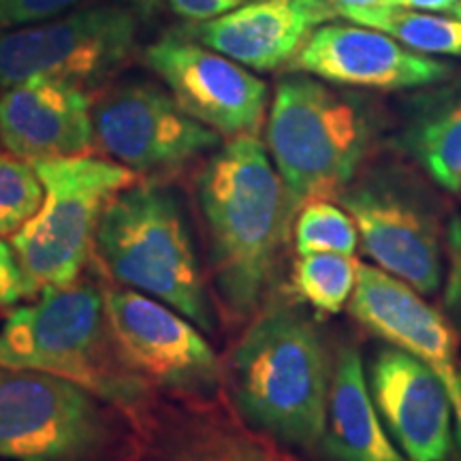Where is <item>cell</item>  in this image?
<instances>
[{
    "mask_svg": "<svg viewBox=\"0 0 461 461\" xmlns=\"http://www.w3.org/2000/svg\"><path fill=\"white\" fill-rule=\"evenodd\" d=\"M214 288L233 319H248L272 286L293 212L258 137H235L197 177Z\"/></svg>",
    "mask_w": 461,
    "mask_h": 461,
    "instance_id": "obj_1",
    "label": "cell"
},
{
    "mask_svg": "<svg viewBox=\"0 0 461 461\" xmlns=\"http://www.w3.org/2000/svg\"><path fill=\"white\" fill-rule=\"evenodd\" d=\"M331 359L299 310L274 305L248 327L227 363L230 402L252 429L282 445L321 447Z\"/></svg>",
    "mask_w": 461,
    "mask_h": 461,
    "instance_id": "obj_2",
    "label": "cell"
},
{
    "mask_svg": "<svg viewBox=\"0 0 461 461\" xmlns=\"http://www.w3.org/2000/svg\"><path fill=\"white\" fill-rule=\"evenodd\" d=\"M0 367L67 378L109 406L140 411L149 387L129 370L107 325L103 291L48 286L0 325Z\"/></svg>",
    "mask_w": 461,
    "mask_h": 461,
    "instance_id": "obj_3",
    "label": "cell"
},
{
    "mask_svg": "<svg viewBox=\"0 0 461 461\" xmlns=\"http://www.w3.org/2000/svg\"><path fill=\"white\" fill-rule=\"evenodd\" d=\"M103 267L120 286L158 299L214 333V310L180 199L157 182L132 184L109 201L95 233Z\"/></svg>",
    "mask_w": 461,
    "mask_h": 461,
    "instance_id": "obj_4",
    "label": "cell"
},
{
    "mask_svg": "<svg viewBox=\"0 0 461 461\" xmlns=\"http://www.w3.org/2000/svg\"><path fill=\"white\" fill-rule=\"evenodd\" d=\"M370 143L372 122L359 101L312 75H288L276 86L265 148L293 216L308 201L339 199Z\"/></svg>",
    "mask_w": 461,
    "mask_h": 461,
    "instance_id": "obj_5",
    "label": "cell"
},
{
    "mask_svg": "<svg viewBox=\"0 0 461 461\" xmlns=\"http://www.w3.org/2000/svg\"><path fill=\"white\" fill-rule=\"evenodd\" d=\"M43 203L14 235L17 258L39 286H71L88 261L105 205L137 184V173L88 154L32 163Z\"/></svg>",
    "mask_w": 461,
    "mask_h": 461,
    "instance_id": "obj_6",
    "label": "cell"
},
{
    "mask_svg": "<svg viewBox=\"0 0 461 461\" xmlns=\"http://www.w3.org/2000/svg\"><path fill=\"white\" fill-rule=\"evenodd\" d=\"M109 408L67 378L0 367V459L109 461L120 442Z\"/></svg>",
    "mask_w": 461,
    "mask_h": 461,
    "instance_id": "obj_7",
    "label": "cell"
},
{
    "mask_svg": "<svg viewBox=\"0 0 461 461\" xmlns=\"http://www.w3.org/2000/svg\"><path fill=\"white\" fill-rule=\"evenodd\" d=\"M137 17L113 5L60 14L0 34V88L51 77L95 88L131 60Z\"/></svg>",
    "mask_w": 461,
    "mask_h": 461,
    "instance_id": "obj_8",
    "label": "cell"
},
{
    "mask_svg": "<svg viewBox=\"0 0 461 461\" xmlns=\"http://www.w3.org/2000/svg\"><path fill=\"white\" fill-rule=\"evenodd\" d=\"M103 302L120 357L148 387L197 397L218 389L221 361L186 316L126 286L105 288Z\"/></svg>",
    "mask_w": 461,
    "mask_h": 461,
    "instance_id": "obj_9",
    "label": "cell"
},
{
    "mask_svg": "<svg viewBox=\"0 0 461 461\" xmlns=\"http://www.w3.org/2000/svg\"><path fill=\"white\" fill-rule=\"evenodd\" d=\"M95 140L135 173L180 169L221 146V135L184 112L171 92L146 82L107 90L92 109Z\"/></svg>",
    "mask_w": 461,
    "mask_h": 461,
    "instance_id": "obj_10",
    "label": "cell"
},
{
    "mask_svg": "<svg viewBox=\"0 0 461 461\" xmlns=\"http://www.w3.org/2000/svg\"><path fill=\"white\" fill-rule=\"evenodd\" d=\"M184 112L221 137L258 135L269 88L240 62L186 37L169 34L143 51Z\"/></svg>",
    "mask_w": 461,
    "mask_h": 461,
    "instance_id": "obj_11",
    "label": "cell"
},
{
    "mask_svg": "<svg viewBox=\"0 0 461 461\" xmlns=\"http://www.w3.org/2000/svg\"><path fill=\"white\" fill-rule=\"evenodd\" d=\"M359 230L363 252L420 295H434L442 285L445 233L428 203L400 186L372 180L339 194Z\"/></svg>",
    "mask_w": 461,
    "mask_h": 461,
    "instance_id": "obj_12",
    "label": "cell"
},
{
    "mask_svg": "<svg viewBox=\"0 0 461 461\" xmlns=\"http://www.w3.org/2000/svg\"><path fill=\"white\" fill-rule=\"evenodd\" d=\"M288 67L327 84L383 92L423 88L451 75L445 62L361 24L316 26Z\"/></svg>",
    "mask_w": 461,
    "mask_h": 461,
    "instance_id": "obj_13",
    "label": "cell"
},
{
    "mask_svg": "<svg viewBox=\"0 0 461 461\" xmlns=\"http://www.w3.org/2000/svg\"><path fill=\"white\" fill-rule=\"evenodd\" d=\"M348 312L374 336L429 366L459 400V338L448 316L438 312L417 288L376 265L359 263Z\"/></svg>",
    "mask_w": 461,
    "mask_h": 461,
    "instance_id": "obj_14",
    "label": "cell"
},
{
    "mask_svg": "<svg viewBox=\"0 0 461 461\" xmlns=\"http://www.w3.org/2000/svg\"><path fill=\"white\" fill-rule=\"evenodd\" d=\"M366 372L380 420L403 457L447 461L455 412L440 376L397 348L380 350Z\"/></svg>",
    "mask_w": 461,
    "mask_h": 461,
    "instance_id": "obj_15",
    "label": "cell"
},
{
    "mask_svg": "<svg viewBox=\"0 0 461 461\" xmlns=\"http://www.w3.org/2000/svg\"><path fill=\"white\" fill-rule=\"evenodd\" d=\"M90 92L51 77H32L0 95V141L15 157L39 163L82 157L95 146Z\"/></svg>",
    "mask_w": 461,
    "mask_h": 461,
    "instance_id": "obj_16",
    "label": "cell"
},
{
    "mask_svg": "<svg viewBox=\"0 0 461 461\" xmlns=\"http://www.w3.org/2000/svg\"><path fill=\"white\" fill-rule=\"evenodd\" d=\"M316 26L319 15L305 0H255L184 34L241 67L274 71L291 65Z\"/></svg>",
    "mask_w": 461,
    "mask_h": 461,
    "instance_id": "obj_17",
    "label": "cell"
},
{
    "mask_svg": "<svg viewBox=\"0 0 461 461\" xmlns=\"http://www.w3.org/2000/svg\"><path fill=\"white\" fill-rule=\"evenodd\" d=\"M321 447L333 461H408L384 429L361 355L350 346L331 359Z\"/></svg>",
    "mask_w": 461,
    "mask_h": 461,
    "instance_id": "obj_18",
    "label": "cell"
},
{
    "mask_svg": "<svg viewBox=\"0 0 461 461\" xmlns=\"http://www.w3.org/2000/svg\"><path fill=\"white\" fill-rule=\"evenodd\" d=\"M438 186L461 190V96L428 109L408 126L402 140Z\"/></svg>",
    "mask_w": 461,
    "mask_h": 461,
    "instance_id": "obj_19",
    "label": "cell"
},
{
    "mask_svg": "<svg viewBox=\"0 0 461 461\" xmlns=\"http://www.w3.org/2000/svg\"><path fill=\"white\" fill-rule=\"evenodd\" d=\"M339 17L387 32L417 54L461 58V20L457 17L403 7L346 9Z\"/></svg>",
    "mask_w": 461,
    "mask_h": 461,
    "instance_id": "obj_20",
    "label": "cell"
},
{
    "mask_svg": "<svg viewBox=\"0 0 461 461\" xmlns=\"http://www.w3.org/2000/svg\"><path fill=\"white\" fill-rule=\"evenodd\" d=\"M359 276V263L348 255H302L293 269V291L319 314H339L348 305Z\"/></svg>",
    "mask_w": 461,
    "mask_h": 461,
    "instance_id": "obj_21",
    "label": "cell"
},
{
    "mask_svg": "<svg viewBox=\"0 0 461 461\" xmlns=\"http://www.w3.org/2000/svg\"><path fill=\"white\" fill-rule=\"evenodd\" d=\"M293 240L297 255L336 252L353 257L359 246V230L348 212L331 199L308 201L293 218Z\"/></svg>",
    "mask_w": 461,
    "mask_h": 461,
    "instance_id": "obj_22",
    "label": "cell"
},
{
    "mask_svg": "<svg viewBox=\"0 0 461 461\" xmlns=\"http://www.w3.org/2000/svg\"><path fill=\"white\" fill-rule=\"evenodd\" d=\"M43 203V184L34 165L0 152V238H14Z\"/></svg>",
    "mask_w": 461,
    "mask_h": 461,
    "instance_id": "obj_23",
    "label": "cell"
},
{
    "mask_svg": "<svg viewBox=\"0 0 461 461\" xmlns=\"http://www.w3.org/2000/svg\"><path fill=\"white\" fill-rule=\"evenodd\" d=\"M41 291L39 282L20 263L14 246L0 240V305H20L26 299L37 297Z\"/></svg>",
    "mask_w": 461,
    "mask_h": 461,
    "instance_id": "obj_24",
    "label": "cell"
},
{
    "mask_svg": "<svg viewBox=\"0 0 461 461\" xmlns=\"http://www.w3.org/2000/svg\"><path fill=\"white\" fill-rule=\"evenodd\" d=\"M79 3L82 0H0V28L39 24Z\"/></svg>",
    "mask_w": 461,
    "mask_h": 461,
    "instance_id": "obj_25",
    "label": "cell"
},
{
    "mask_svg": "<svg viewBox=\"0 0 461 461\" xmlns=\"http://www.w3.org/2000/svg\"><path fill=\"white\" fill-rule=\"evenodd\" d=\"M445 308L455 330L461 331V221L453 218L445 230Z\"/></svg>",
    "mask_w": 461,
    "mask_h": 461,
    "instance_id": "obj_26",
    "label": "cell"
},
{
    "mask_svg": "<svg viewBox=\"0 0 461 461\" xmlns=\"http://www.w3.org/2000/svg\"><path fill=\"white\" fill-rule=\"evenodd\" d=\"M177 461H269L263 453L235 440H218L212 445L197 447L182 455Z\"/></svg>",
    "mask_w": 461,
    "mask_h": 461,
    "instance_id": "obj_27",
    "label": "cell"
},
{
    "mask_svg": "<svg viewBox=\"0 0 461 461\" xmlns=\"http://www.w3.org/2000/svg\"><path fill=\"white\" fill-rule=\"evenodd\" d=\"M244 0H167L169 9L176 15L190 22H207L221 17L229 11L238 9Z\"/></svg>",
    "mask_w": 461,
    "mask_h": 461,
    "instance_id": "obj_28",
    "label": "cell"
},
{
    "mask_svg": "<svg viewBox=\"0 0 461 461\" xmlns=\"http://www.w3.org/2000/svg\"><path fill=\"white\" fill-rule=\"evenodd\" d=\"M314 14L319 15L321 24L336 20L346 9H367V7H400V0H305Z\"/></svg>",
    "mask_w": 461,
    "mask_h": 461,
    "instance_id": "obj_29",
    "label": "cell"
},
{
    "mask_svg": "<svg viewBox=\"0 0 461 461\" xmlns=\"http://www.w3.org/2000/svg\"><path fill=\"white\" fill-rule=\"evenodd\" d=\"M457 3L459 0H400V7L414 11H429V14H434V11H438V14H440V11L448 14V9Z\"/></svg>",
    "mask_w": 461,
    "mask_h": 461,
    "instance_id": "obj_30",
    "label": "cell"
},
{
    "mask_svg": "<svg viewBox=\"0 0 461 461\" xmlns=\"http://www.w3.org/2000/svg\"><path fill=\"white\" fill-rule=\"evenodd\" d=\"M131 3L141 15H152L154 11L160 7V3H163V0H131Z\"/></svg>",
    "mask_w": 461,
    "mask_h": 461,
    "instance_id": "obj_31",
    "label": "cell"
},
{
    "mask_svg": "<svg viewBox=\"0 0 461 461\" xmlns=\"http://www.w3.org/2000/svg\"><path fill=\"white\" fill-rule=\"evenodd\" d=\"M453 412H455V419H457V429H459V440H461V370H459V400L455 403Z\"/></svg>",
    "mask_w": 461,
    "mask_h": 461,
    "instance_id": "obj_32",
    "label": "cell"
},
{
    "mask_svg": "<svg viewBox=\"0 0 461 461\" xmlns=\"http://www.w3.org/2000/svg\"><path fill=\"white\" fill-rule=\"evenodd\" d=\"M448 14H451L453 17H457V20H461V0L457 5H453L451 9H448Z\"/></svg>",
    "mask_w": 461,
    "mask_h": 461,
    "instance_id": "obj_33",
    "label": "cell"
},
{
    "mask_svg": "<svg viewBox=\"0 0 461 461\" xmlns=\"http://www.w3.org/2000/svg\"><path fill=\"white\" fill-rule=\"evenodd\" d=\"M252 3H255V0H252Z\"/></svg>",
    "mask_w": 461,
    "mask_h": 461,
    "instance_id": "obj_34",
    "label": "cell"
}]
</instances>
